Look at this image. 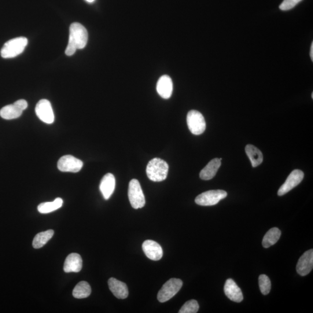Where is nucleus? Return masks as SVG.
Instances as JSON below:
<instances>
[{"label": "nucleus", "mask_w": 313, "mask_h": 313, "mask_svg": "<svg viewBox=\"0 0 313 313\" xmlns=\"http://www.w3.org/2000/svg\"><path fill=\"white\" fill-rule=\"evenodd\" d=\"M83 167V161L71 155L63 156L58 162V168L62 172L76 173Z\"/></svg>", "instance_id": "obj_10"}, {"label": "nucleus", "mask_w": 313, "mask_h": 313, "mask_svg": "<svg viewBox=\"0 0 313 313\" xmlns=\"http://www.w3.org/2000/svg\"><path fill=\"white\" fill-rule=\"evenodd\" d=\"M91 293V288L86 281H81L75 286L73 291V295L77 299H84L88 297Z\"/></svg>", "instance_id": "obj_23"}, {"label": "nucleus", "mask_w": 313, "mask_h": 313, "mask_svg": "<svg viewBox=\"0 0 313 313\" xmlns=\"http://www.w3.org/2000/svg\"><path fill=\"white\" fill-rule=\"evenodd\" d=\"M224 291L226 296L235 302L240 303L244 299L241 289L232 279H227L224 284Z\"/></svg>", "instance_id": "obj_14"}, {"label": "nucleus", "mask_w": 313, "mask_h": 313, "mask_svg": "<svg viewBox=\"0 0 313 313\" xmlns=\"http://www.w3.org/2000/svg\"><path fill=\"white\" fill-rule=\"evenodd\" d=\"M199 310V305L196 300L187 301L179 311V313H196Z\"/></svg>", "instance_id": "obj_26"}, {"label": "nucleus", "mask_w": 313, "mask_h": 313, "mask_svg": "<svg viewBox=\"0 0 313 313\" xmlns=\"http://www.w3.org/2000/svg\"><path fill=\"white\" fill-rule=\"evenodd\" d=\"M88 39L87 29L79 23H73L70 27L69 40L65 54L68 56L75 54L77 50L83 49Z\"/></svg>", "instance_id": "obj_1"}, {"label": "nucleus", "mask_w": 313, "mask_h": 313, "mask_svg": "<svg viewBox=\"0 0 313 313\" xmlns=\"http://www.w3.org/2000/svg\"><path fill=\"white\" fill-rule=\"evenodd\" d=\"M109 289L118 299H124L128 296L126 284L115 278H110L108 281Z\"/></svg>", "instance_id": "obj_18"}, {"label": "nucleus", "mask_w": 313, "mask_h": 313, "mask_svg": "<svg viewBox=\"0 0 313 313\" xmlns=\"http://www.w3.org/2000/svg\"><path fill=\"white\" fill-rule=\"evenodd\" d=\"M169 166L166 161L154 158L147 165V177L153 182L163 181L167 178Z\"/></svg>", "instance_id": "obj_2"}, {"label": "nucleus", "mask_w": 313, "mask_h": 313, "mask_svg": "<svg viewBox=\"0 0 313 313\" xmlns=\"http://www.w3.org/2000/svg\"><path fill=\"white\" fill-rule=\"evenodd\" d=\"M221 165L219 158H214L207 165L200 174V177L202 180H208L212 179L218 172Z\"/></svg>", "instance_id": "obj_19"}, {"label": "nucleus", "mask_w": 313, "mask_h": 313, "mask_svg": "<svg viewBox=\"0 0 313 313\" xmlns=\"http://www.w3.org/2000/svg\"><path fill=\"white\" fill-rule=\"evenodd\" d=\"M128 198L132 208L134 209L142 208L145 205L144 194L137 179H132L129 183Z\"/></svg>", "instance_id": "obj_4"}, {"label": "nucleus", "mask_w": 313, "mask_h": 313, "mask_svg": "<svg viewBox=\"0 0 313 313\" xmlns=\"http://www.w3.org/2000/svg\"><path fill=\"white\" fill-rule=\"evenodd\" d=\"M310 56L311 61H313V43H312L311 48H310Z\"/></svg>", "instance_id": "obj_28"}, {"label": "nucleus", "mask_w": 313, "mask_h": 313, "mask_svg": "<svg viewBox=\"0 0 313 313\" xmlns=\"http://www.w3.org/2000/svg\"><path fill=\"white\" fill-rule=\"evenodd\" d=\"M281 235V231L278 228H272V229L267 232V233L265 234L263 237L262 241L263 247L267 248L274 245L280 238Z\"/></svg>", "instance_id": "obj_21"}, {"label": "nucleus", "mask_w": 313, "mask_h": 313, "mask_svg": "<svg viewBox=\"0 0 313 313\" xmlns=\"http://www.w3.org/2000/svg\"><path fill=\"white\" fill-rule=\"evenodd\" d=\"M313 267V250L305 252L300 257L296 265V271L301 276H305L311 272Z\"/></svg>", "instance_id": "obj_12"}, {"label": "nucleus", "mask_w": 313, "mask_h": 313, "mask_svg": "<svg viewBox=\"0 0 313 313\" xmlns=\"http://www.w3.org/2000/svg\"><path fill=\"white\" fill-rule=\"evenodd\" d=\"M54 231L49 230L41 232L36 235L33 241V246L35 249H39L45 245L48 241L53 237Z\"/></svg>", "instance_id": "obj_22"}, {"label": "nucleus", "mask_w": 313, "mask_h": 313, "mask_svg": "<svg viewBox=\"0 0 313 313\" xmlns=\"http://www.w3.org/2000/svg\"><path fill=\"white\" fill-rule=\"evenodd\" d=\"M116 187V179L112 174H106L101 180L99 189L105 200L112 196Z\"/></svg>", "instance_id": "obj_15"}, {"label": "nucleus", "mask_w": 313, "mask_h": 313, "mask_svg": "<svg viewBox=\"0 0 313 313\" xmlns=\"http://www.w3.org/2000/svg\"><path fill=\"white\" fill-rule=\"evenodd\" d=\"M37 116L43 122L48 124H53L54 122L55 116L51 103L47 99H42L36 106Z\"/></svg>", "instance_id": "obj_9"}, {"label": "nucleus", "mask_w": 313, "mask_h": 313, "mask_svg": "<svg viewBox=\"0 0 313 313\" xmlns=\"http://www.w3.org/2000/svg\"><path fill=\"white\" fill-rule=\"evenodd\" d=\"M86 1H87L88 3H93L95 1V0H86Z\"/></svg>", "instance_id": "obj_29"}, {"label": "nucleus", "mask_w": 313, "mask_h": 313, "mask_svg": "<svg viewBox=\"0 0 313 313\" xmlns=\"http://www.w3.org/2000/svg\"><path fill=\"white\" fill-rule=\"evenodd\" d=\"M311 97H312V98H313V94H312V95H311Z\"/></svg>", "instance_id": "obj_30"}, {"label": "nucleus", "mask_w": 313, "mask_h": 313, "mask_svg": "<svg viewBox=\"0 0 313 313\" xmlns=\"http://www.w3.org/2000/svg\"><path fill=\"white\" fill-rule=\"evenodd\" d=\"M227 196L226 191L222 190H209L198 195L195 202L199 205L212 206L218 204Z\"/></svg>", "instance_id": "obj_7"}, {"label": "nucleus", "mask_w": 313, "mask_h": 313, "mask_svg": "<svg viewBox=\"0 0 313 313\" xmlns=\"http://www.w3.org/2000/svg\"><path fill=\"white\" fill-rule=\"evenodd\" d=\"M259 285L260 291L264 295L269 293L271 289V281L266 275L261 274L259 276Z\"/></svg>", "instance_id": "obj_25"}, {"label": "nucleus", "mask_w": 313, "mask_h": 313, "mask_svg": "<svg viewBox=\"0 0 313 313\" xmlns=\"http://www.w3.org/2000/svg\"><path fill=\"white\" fill-rule=\"evenodd\" d=\"M301 1L302 0H283L281 5L279 6V9L282 11L291 10Z\"/></svg>", "instance_id": "obj_27"}, {"label": "nucleus", "mask_w": 313, "mask_h": 313, "mask_svg": "<svg viewBox=\"0 0 313 313\" xmlns=\"http://www.w3.org/2000/svg\"><path fill=\"white\" fill-rule=\"evenodd\" d=\"M245 152L251 162L253 167H256L262 163L263 154L255 146L248 145L245 147Z\"/></svg>", "instance_id": "obj_20"}, {"label": "nucleus", "mask_w": 313, "mask_h": 313, "mask_svg": "<svg viewBox=\"0 0 313 313\" xmlns=\"http://www.w3.org/2000/svg\"><path fill=\"white\" fill-rule=\"evenodd\" d=\"M28 43V39L24 37L11 39L3 47L1 56L5 59L16 57L24 52Z\"/></svg>", "instance_id": "obj_3"}, {"label": "nucleus", "mask_w": 313, "mask_h": 313, "mask_svg": "<svg viewBox=\"0 0 313 313\" xmlns=\"http://www.w3.org/2000/svg\"><path fill=\"white\" fill-rule=\"evenodd\" d=\"M142 249L146 256L152 260H159L163 255L161 245L153 240H146L142 244Z\"/></svg>", "instance_id": "obj_13"}, {"label": "nucleus", "mask_w": 313, "mask_h": 313, "mask_svg": "<svg viewBox=\"0 0 313 313\" xmlns=\"http://www.w3.org/2000/svg\"><path fill=\"white\" fill-rule=\"evenodd\" d=\"M303 178L304 173L302 171L299 169H295V170L293 171L287 178L285 183L279 188L278 191V196H282L289 192V191L299 185L302 181Z\"/></svg>", "instance_id": "obj_11"}, {"label": "nucleus", "mask_w": 313, "mask_h": 313, "mask_svg": "<svg viewBox=\"0 0 313 313\" xmlns=\"http://www.w3.org/2000/svg\"><path fill=\"white\" fill-rule=\"evenodd\" d=\"M28 106V102L20 99L12 105L6 106L0 110V116L6 120H13L19 118Z\"/></svg>", "instance_id": "obj_8"}, {"label": "nucleus", "mask_w": 313, "mask_h": 313, "mask_svg": "<svg viewBox=\"0 0 313 313\" xmlns=\"http://www.w3.org/2000/svg\"><path fill=\"white\" fill-rule=\"evenodd\" d=\"M183 285L181 279L171 278L165 282L158 293L157 299L161 303L170 300L177 293Z\"/></svg>", "instance_id": "obj_5"}, {"label": "nucleus", "mask_w": 313, "mask_h": 313, "mask_svg": "<svg viewBox=\"0 0 313 313\" xmlns=\"http://www.w3.org/2000/svg\"><path fill=\"white\" fill-rule=\"evenodd\" d=\"M83 260L78 253H72L66 257L64 269L66 272H78L82 270Z\"/></svg>", "instance_id": "obj_17"}, {"label": "nucleus", "mask_w": 313, "mask_h": 313, "mask_svg": "<svg viewBox=\"0 0 313 313\" xmlns=\"http://www.w3.org/2000/svg\"><path fill=\"white\" fill-rule=\"evenodd\" d=\"M187 123L189 130L194 135H201L205 130L206 123L204 117L197 110H190L188 113Z\"/></svg>", "instance_id": "obj_6"}, {"label": "nucleus", "mask_w": 313, "mask_h": 313, "mask_svg": "<svg viewBox=\"0 0 313 313\" xmlns=\"http://www.w3.org/2000/svg\"><path fill=\"white\" fill-rule=\"evenodd\" d=\"M157 91L161 98L165 99L171 97L173 91V83L170 77L161 76L157 84Z\"/></svg>", "instance_id": "obj_16"}, {"label": "nucleus", "mask_w": 313, "mask_h": 313, "mask_svg": "<svg viewBox=\"0 0 313 313\" xmlns=\"http://www.w3.org/2000/svg\"><path fill=\"white\" fill-rule=\"evenodd\" d=\"M63 200L61 198H57L53 202H43L39 205L38 209L39 212L41 213H49L62 207L63 205Z\"/></svg>", "instance_id": "obj_24"}]
</instances>
